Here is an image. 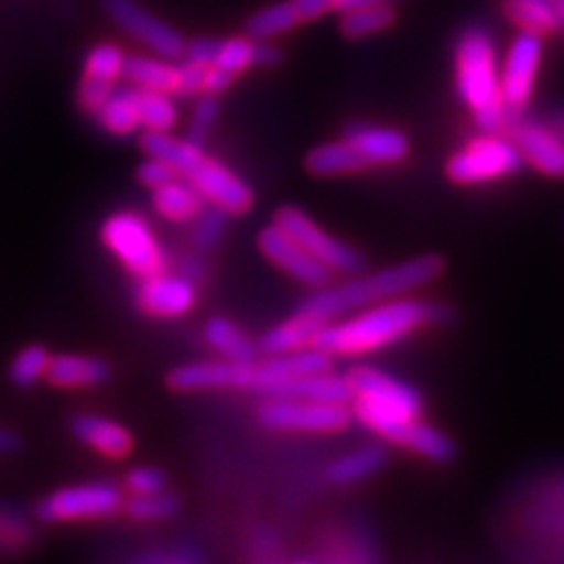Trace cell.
Instances as JSON below:
<instances>
[{
  "instance_id": "45",
  "label": "cell",
  "mask_w": 564,
  "mask_h": 564,
  "mask_svg": "<svg viewBox=\"0 0 564 564\" xmlns=\"http://www.w3.org/2000/svg\"><path fill=\"white\" fill-rule=\"evenodd\" d=\"M144 564H196L203 562V553L193 549H176V551H151L134 557Z\"/></svg>"
},
{
  "instance_id": "51",
  "label": "cell",
  "mask_w": 564,
  "mask_h": 564,
  "mask_svg": "<svg viewBox=\"0 0 564 564\" xmlns=\"http://www.w3.org/2000/svg\"><path fill=\"white\" fill-rule=\"evenodd\" d=\"M22 447V440L14 435V431L0 426V454H12Z\"/></svg>"
},
{
  "instance_id": "10",
  "label": "cell",
  "mask_w": 564,
  "mask_h": 564,
  "mask_svg": "<svg viewBox=\"0 0 564 564\" xmlns=\"http://www.w3.org/2000/svg\"><path fill=\"white\" fill-rule=\"evenodd\" d=\"M541 57L543 39L529 31H520L506 52V59L501 66V95L506 104L508 130L524 118L527 106L532 101Z\"/></svg>"
},
{
  "instance_id": "16",
  "label": "cell",
  "mask_w": 564,
  "mask_h": 564,
  "mask_svg": "<svg viewBox=\"0 0 564 564\" xmlns=\"http://www.w3.org/2000/svg\"><path fill=\"white\" fill-rule=\"evenodd\" d=\"M126 52L113 43H101L87 52L78 85V106L87 116H95L106 97L116 90V83L126 70Z\"/></svg>"
},
{
  "instance_id": "13",
  "label": "cell",
  "mask_w": 564,
  "mask_h": 564,
  "mask_svg": "<svg viewBox=\"0 0 564 564\" xmlns=\"http://www.w3.org/2000/svg\"><path fill=\"white\" fill-rule=\"evenodd\" d=\"M257 247L275 269L285 271L296 282H304L306 288L321 290L329 285L334 278V273L323 261H317L308 250H304L302 245L273 221L269 226H263L257 234Z\"/></svg>"
},
{
  "instance_id": "33",
  "label": "cell",
  "mask_w": 564,
  "mask_h": 564,
  "mask_svg": "<svg viewBox=\"0 0 564 564\" xmlns=\"http://www.w3.org/2000/svg\"><path fill=\"white\" fill-rule=\"evenodd\" d=\"M299 24H302V17H299L292 0H282V3H273L254 12L245 24V33L252 41H271L275 35L288 33Z\"/></svg>"
},
{
  "instance_id": "28",
  "label": "cell",
  "mask_w": 564,
  "mask_h": 564,
  "mask_svg": "<svg viewBox=\"0 0 564 564\" xmlns=\"http://www.w3.org/2000/svg\"><path fill=\"white\" fill-rule=\"evenodd\" d=\"M139 147L147 155L161 158V161L172 165L174 172L180 176H186L205 155L203 147L193 144V141H188V139H176L170 132L144 130L139 137Z\"/></svg>"
},
{
  "instance_id": "23",
  "label": "cell",
  "mask_w": 564,
  "mask_h": 564,
  "mask_svg": "<svg viewBox=\"0 0 564 564\" xmlns=\"http://www.w3.org/2000/svg\"><path fill=\"white\" fill-rule=\"evenodd\" d=\"M151 205L158 217L172 224H191L205 209L207 200L186 176H174L167 184L151 191Z\"/></svg>"
},
{
  "instance_id": "44",
  "label": "cell",
  "mask_w": 564,
  "mask_h": 564,
  "mask_svg": "<svg viewBox=\"0 0 564 564\" xmlns=\"http://www.w3.org/2000/svg\"><path fill=\"white\" fill-rule=\"evenodd\" d=\"M219 45H221L219 39H207V35H198V39L186 41L184 59L193 62V64H203V66L215 64Z\"/></svg>"
},
{
  "instance_id": "26",
  "label": "cell",
  "mask_w": 564,
  "mask_h": 564,
  "mask_svg": "<svg viewBox=\"0 0 564 564\" xmlns=\"http://www.w3.org/2000/svg\"><path fill=\"white\" fill-rule=\"evenodd\" d=\"M393 445L404 447L408 452L426 458V462H433V464H449L456 456V445L452 443V437H447L440 429L431 426V423H426L421 416L410 421L408 426L398 433Z\"/></svg>"
},
{
  "instance_id": "27",
  "label": "cell",
  "mask_w": 564,
  "mask_h": 564,
  "mask_svg": "<svg viewBox=\"0 0 564 564\" xmlns=\"http://www.w3.org/2000/svg\"><path fill=\"white\" fill-rule=\"evenodd\" d=\"M304 165L313 176H346L372 170L346 139L325 141V144L313 147L306 153Z\"/></svg>"
},
{
  "instance_id": "30",
  "label": "cell",
  "mask_w": 564,
  "mask_h": 564,
  "mask_svg": "<svg viewBox=\"0 0 564 564\" xmlns=\"http://www.w3.org/2000/svg\"><path fill=\"white\" fill-rule=\"evenodd\" d=\"M122 78H128L134 87H147V90H158L176 95L180 85V64H174L163 57H144V55H128Z\"/></svg>"
},
{
  "instance_id": "20",
  "label": "cell",
  "mask_w": 564,
  "mask_h": 564,
  "mask_svg": "<svg viewBox=\"0 0 564 564\" xmlns=\"http://www.w3.org/2000/svg\"><path fill=\"white\" fill-rule=\"evenodd\" d=\"M70 433H74L85 447L95 449L106 458H113V462L128 458L134 449V435L130 433V429L106 416L78 414L70 421Z\"/></svg>"
},
{
  "instance_id": "52",
  "label": "cell",
  "mask_w": 564,
  "mask_h": 564,
  "mask_svg": "<svg viewBox=\"0 0 564 564\" xmlns=\"http://www.w3.org/2000/svg\"><path fill=\"white\" fill-rule=\"evenodd\" d=\"M383 3H398V0H339L337 10L348 12V10H356L362 6H383Z\"/></svg>"
},
{
  "instance_id": "4",
  "label": "cell",
  "mask_w": 564,
  "mask_h": 564,
  "mask_svg": "<svg viewBox=\"0 0 564 564\" xmlns=\"http://www.w3.org/2000/svg\"><path fill=\"white\" fill-rule=\"evenodd\" d=\"M348 379L352 386V419L386 443H395L398 433L423 414V400L416 388L386 375L379 367L358 365L350 369Z\"/></svg>"
},
{
  "instance_id": "12",
  "label": "cell",
  "mask_w": 564,
  "mask_h": 564,
  "mask_svg": "<svg viewBox=\"0 0 564 564\" xmlns=\"http://www.w3.org/2000/svg\"><path fill=\"white\" fill-rule=\"evenodd\" d=\"M198 304L196 282L182 273H153L137 280L134 306L153 321H176Z\"/></svg>"
},
{
  "instance_id": "1",
  "label": "cell",
  "mask_w": 564,
  "mask_h": 564,
  "mask_svg": "<svg viewBox=\"0 0 564 564\" xmlns=\"http://www.w3.org/2000/svg\"><path fill=\"white\" fill-rule=\"evenodd\" d=\"M454 317L445 304H431L423 299L398 296L388 302L360 308L346 321H329L317 332V348L334 358H360L410 337L423 327L445 325Z\"/></svg>"
},
{
  "instance_id": "34",
  "label": "cell",
  "mask_w": 564,
  "mask_h": 564,
  "mask_svg": "<svg viewBox=\"0 0 564 564\" xmlns=\"http://www.w3.org/2000/svg\"><path fill=\"white\" fill-rule=\"evenodd\" d=\"M137 109L141 130L151 132H170L180 122V109L167 93L147 90V87H134Z\"/></svg>"
},
{
  "instance_id": "11",
  "label": "cell",
  "mask_w": 564,
  "mask_h": 564,
  "mask_svg": "<svg viewBox=\"0 0 564 564\" xmlns=\"http://www.w3.org/2000/svg\"><path fill=\"white\" fill-rule=\"evenodd\" d=\"M104 10L111 20L141 45H147L153 55L176 62L184 57L186 39L174 26L158 20L137 0H104Z\"/></svg>"
},
{
  "instance_id": "50",
  "label": "cell",
  "mask_w": 564,
  "mask_h": 564,
  "mask_svg": "<svg viewBox=\"0 0 564 564\" xmlns=\"http://www.w3.org/2000/svg\"><path fill=\"white\" fill-rule=\"evenodd\" d=\"M180 273L198 285V282L205 278V263H203V259L198 254L184 257L182 259V267H180Z\"/></svg>"
},
{
  "instance_id": "8",
  "label": "cell",
  "mask_w": 564,
  "mask_h": 564,
  "mask_svg": "<svg viewBox=\"0 0 564 564\" xmlns=\"http://www.w3.org/2000/svg\"><path fill=\"white\" fill-rule=\"evenodd\" d=\"M126 494L109 480L83 482L62 487L35 508V513L43 522H74V520H101L111 518L122 510Z\"/></svg>"
},
{
  "instance_id": "37",
  "label": "cell",
  "mask_w": 564,
  "mask_h": 564,
  "mask_svg": "<svg viewBox=\"0 0 564 564\" xmlns=\"http://www.w3.org/2000/svg\"><path fill=\"white\" fill-rule=\"evenodd\" d=\"M52 360V352L45 346L39 344H31L24 346L10 362L8 369V377L12 381V386L17 388H31L39 381L45 379L47 375V367Z\"/></svg>"
},
{
  "instance_id": "19",
  "label": "cell",
  "mask_w": 564,
  "mask_h": 564,
  "mask_svg": "<svg viewBox=\"0 0 564 564\" xmlns=\"http://www.w3.org/2000/svg\"><path fill=\"white\" fill-rule=\"evenodd\" d=\"M344 139L365 158L369 167L400 165L408 161L412 151L410 137L402 130L365 126V122L348 126L344 132Z\"/></svg>"
},
{
  "instance_id": "54",
  "label": "cell",
  "mask_w": 564,
  "mask_h": 564,
  "mask_svg": "<svg viewBox=\"0 0 564 564\" xmlns=\"http://www.w3.org/2000/svg\"><path fill=\"white\" fill-rule=\"evenodd\" d=\"M555 128H557V130L564 134V116H560V118L555 120Z\"/></svg>"
},
{
  "instance_id": "38",
  "label": "cell",
  "mask_w": 564,
  "mask_h": 564,
  "mask_svg": "<svg viewBox=\"0 0 564 564\" xmlns=\"http://www.w3.org/2000/svg\"><path fill=\"white\" fill-rule=\"evenodd\" d=\"M228 219H231V215L224 212L221 207L205 205L200 215L191 221L193 224V228H191L193 245H196L200 252L215 250V247L221 242V238L226 236Z\"/></svg>"
},
{
  "instance_id": "2",
  "label": "cell",
  "mask_w": 564,
  "mask_h": 564,
  "mask_svg": "<svg viewBox=\"0 0 564 564\" xmlns=\"http://www.w3.org/2000/svg\"><path fill=\"white\" fill-rule=\"evenodd\" d=\"M445 273V259L440 254H421L408 259L395 267H388L375 273L350 278L339 285H325L321 290L311 292L296 311L311 313L321 321H339V317L356 313L360 308L375 306L388 299L408 296L419 288H426L429 282L437 280Z\"/></svg>"
},
{
  "instance_id": "24",
  "label": "cell",
  "mask_w": 564,
  "mask_h": 564,
  "mask_svg": "<svg viewBox=\"0 0 564 564\" xmlns=\"http://www.w3.org/2000/svg\"><path fill=\"white\" fill-rule=\"evenodd\" d=\"M323 325L325 321H321V317L296 311L288 321H282L263 332V337L257 341L261 356H280V352L308 348L315 344L317 332L323 329Z\"/></svg>"
},
{
  "instance_id": "39",
  "label": "cell",
  "mask_w": 564,
  "mask_h": 564,
  "mask_svg": "<svg viewBox=\"0 0 564 564\" xmlns=\"http://www.w3.org/2000/svg\"><path fill=\"white\" fill-rule=\"evenodd\" d=\"M215 66L224 68L226 74L238 78L242 70L254 66V41L247 33L221 41L219 52L215 57Z\"/></svg>"
},
{
  "instance_id": "55",
  "label": "cell",
  "mask_w": 564,
  "mask_h": 564,
  "mask_svg": "<svg viewBox=\"0 0 564 564\" xmlns=\"http://www.w3.org/2000/svg\"><path fill=\"white\" fill-rule=\"evenodd\" d=\"M560 29H562V31H564V20H562V24H560Z\"/></svg>"
},
{
  "instance_id": "3",
  "label": "cell",
  "mask_w": 564,
  "mask_h": 564,
  "mask_svg": "<svg viewBox=\"0 0 564 564\" xmlns=\"http://www.w3.org/2000/svg\"><path fill=\"white\" fill-rule=\"evenodd\" d=\"M456 93L480 132H506V104L497 47L482 26H468L456 41Z\"/></svg>"
},
{
  "instance_id": "6",
  "label": "cell",
  "mask_w": 564,
  "mask_h": 564,
  "mask_svg": "<svg viewBox=\"0 0 564 564\" xmlns=\"http://www.w3.org/2000/svg\"><path fill=\"white\" fill-rule=\"evenodd\" d=\"M522 163L524 158L513 139L503 137V132H482L447 158L445 174L458 186H475L518 174Z\"/></svg>"
},
{
  "instance_id": "47",
  "label": "cell",
  "mask_w": 564,
  "mask_h": 564,
  "mask_svg": "<svg viewBox=\"0 0 564 564\" xmlns=\"http://www.w3.org/2000/svg\"><path fill=\"white\" fill-rule=\"evenodd\" d=\"M234 80H236V76H231V74H226L224 68H219V66H215V64H209L207 68H205V83H203V93L205 95H224L228 87L234 85Z\"/></svg>"
},
{
  "instance_id": "25",
  "label": "cell",
  "mask_w": 564,
  "mask_h": 564,
  "mask_svg": "<svg viewBox=\"0 0 564 564\" xmlns=\"http://www.w3.org/2000/svg\"><path fill=\"white\" fill-rule=\"evenodd\" d=\"M205 341L215 348L224 360L238 365H257L261 360L259 344H254L247 334L231 321V317L215 315L209 317L205 329Z\"/></svg>"
},
{
  "instance_id": "43",
  "label": "cell",
  "mask_w": 564,
  "mask_h": 564,
  "mask_svg": "<svg viewBox=\"0 0 564 564\" xmlns=\"http://www.w3.org/2000/svg\"><path fill=\"white\" fill-rule=\"evenodd\" d=\"M205 68L203 64L186 62L180 64V85H176V97H198L203 95L205 83Z\"/></svg>"
},
{
  "instance_id": "18",
  "label": "cell",
  "mask_w": 564,
  "mask_h": 564,
  "mask_svg": "<svg viewBox=\"0 0 564 564\" xmlns=\"http://www.w3.org/2000/svg\"><path fill=\"white\" fill-rule=\"evenodd\" d=\"M332 367H334V356H329L327 350L317 346L280 352V356H263V360L254 365V381H252L250 393L261 395L267 388L275 383L290 381L296 377H306V375L329 372Z\"/></svg>"
},
{
  "instance_id": "53",
  "label": "cell",
  "mask_w": 564,
  "mask_h": 564,
  "mask_svg": "<svg viewBox=\"0 0 564 564\" xmlns=\"http://www.w3.org/2000/svg\"><path fill=\"white\" fill-rule=\"evenodd\" d=\"M551 3H553V8L557 10V14L562 17V20H564V0H551Z\"/></svg>"
},
{
  "instance_id": "21",
  "label": "cell",
  "mask_w": 564,
  "mask_h": 564,
  "mask_svg": "<svg viewBox=\"0 0 564 564\" xmlns=\"http://www.w3.org/2000/svg\"><path fill=\"white\" fill-rule=\"evenodd\" d=\"M259 398H296V400L350 404L352 386L348 375H337L329 369V372L306 375V377H296L290 381L275 383L267 388Z\"/></svg>"
},
{
  "instance_id": "36",
  "label": "cell",
  "mask_w": 564,
  "mask_h": 564,
  "mask_svg": "<svg viewBox=\"0 0 564 564\" xmlns=\"http://www.w3.org/2000/svg\"><path fill=\"white\" fill-rule=\"evenodd\" d=\"M180 499L170 491H153V494H130V499L122 503L126 516L137 522H161L170 520L180 513Z\"/></svg>"
},
{
  "instance_id": "49",
  "label": "cell",
  "mask_w": 564,
  "mask_h": 564,
  "mask_svg": "<svg viewBox=\"0 0 564 564\" xmlns=\"http://www.w3.org/2000/svg\"><path fill=\"white\" fill-rule=\"evenodd\" d=\"M285 55L278 45H273L271 41H254V66L259 68H275L282 64Z\"/></svg>"
},
{
  "instance_id": "41",
  "label": "cell",
  "mask_w": 564,
  "mask_h": 564,
  "mask_svg": "<svg viewBox=\"0 0 564 564\" xmlns=\"http://www.w3.org/2000/svg\"><path fill=\"white\" fill-rule=\"evenodd\" d=\"M167 487V475L155 466H137L126 475V489L130 494H153Z\"/></svg>"
},
{
  "instance_id": "42",
  "label": "cell",
  "mask_w": 564,
  "mask_h": 564,
  "mask_svg": "<svg viewBox=\"0 0 564 564\" xmlns=\"http://www.w3.org/2000/svg\"><path fill=\"white\" fill-rule=\"evenodd\" d=\"M174 176H180L174 172V167L167 165L165 161H161V158H153V155H147V161H141L134 172L137 184L149 188V191H155L158 186L167 184L170 180H174Z\"/></svg>"
},
{
  "instance_id": "22",
  "label": "cell",
  "mask_w": 564,
  "mask_h": 564,
  "mask_svg": "<svg viewBox=\"0 0 564 564\" xmlns=\"http://www.w3.org/2000/svg\"><path fill=\"white\" fill-rule=\"evenodd\" d=\"M109 362L97 356L59 352V356H52L45 381L57 388H95L109 381Z\"/></svg>"
},
{
  "instance_id": "9",
  "label": "cell",
  "mask_w": 564,
  "mask_h": 564,
  "mask_svg": "<svg viewBox=\"0 0 564 564\" xmlns=\"http://www.w3.org/2000/svg\"><path fill=\"white\" fill-rule=\"evenodd\" d=\"M273 224L288 231L299 245L308 250L317 261H323L332 273L356 275L365 267V257L348 242L334 238L325 228L311 219L302 207L280 205L273 215Z\"/></svg>"
},
{
  "instance_id": "31",
  "label": "cell",
  "mask_w": 564,
  "mask_h": 564,
  "mask_svg": "<svg viewBox=\"0 0 564 564\" xmlns=\"http://www.w3.org/2000/svg\"><path fill=\"white\" fill-rule=\"evenodd\" d=\"M503 10L520 31L536 33L541 39L562 24V17L551 0H503Z\"/></svg>"
},
{
  "instance_id": "35",
  "label": "cell",
  "mask_w": 564,
  "mask_h": 564,
  "mask_svg": "<svg viewBox=\"0 0 564 564\" xmlns=\"http://www.w3.org/2000/svg\"><path fill=\"white\" fill-rule=\"evenodd\" d=\"M341 33L350 41L367 39V35H375L386 31L388 26L395 24V10L391 3L383 6H362L356 10L341 12Z\"/></svg>"
},
{
  "instance_id": "48",
  "label": "cell",
  "mask_w": 564,
  "mask_h": 564,
  "mask_svg": "<svg viewBox=\"0 0 564 564\" xmlns=\"http://www.w3.org/2000/svg\"><path fill=\"white\" fill-rule=\"evenodd\" d=\"M302 22H313L317 17H323L332 10H337L339 0H292Z\"/></svg>"
},
{
  "instance_id": "29",
  "label": "cell",
  "mask_w": 564,
  "mask_h": 564,
  "mask_svg": "<svg viewBox=\"0 0 564 564\" xmlns=\"http://www.w3.org/2000/svg\"><path fill=\"white\" fill-rule=\"evenodd\" d=\"M99 128L113 137L128 139L141 130L139 109H137V93L134 87H116V90L106 97L95 113Z\"/></svg>"
},
{
  "instance_id": "14",
  "label": "cell",
  "mask_w": 564,
  "mask_h": 564,
  "mask_svg": "<svg viewBox=\"0 0 564 564\" xmlns=\"http://www.w3.org/2000/svg\"><path fill=\"white\" fill-rule=\"evenodd\" d=\"M254 365H238L231 360H200L172 367L165 386L174 393L200 391H252Z\"/></svg>"
},
{
  "instance_id": "7",
  "label": "cell",
  "mask_w": 564,
  "mask_h": 564,
  "mask_svg": "<svg viewBox=\"0 0 564 564\" xmlns=\"http://www.w3.org/2000/svg\"><path fill=\"white\" fill-rule=\"evenodd\" d=\"M257 421L269 431L339 433L352 423L350 404L296 398H261Z\"/></svg>"
},
{
  "instance_id": "46",
  "label": "cell",
  "mask_w": 564,
  "mask_h": 564,
  "mask_svg": "<svg viewBox=\"0 0 564 564\" xmlns=\"http://www.w3.org/2000/svg\"><path fill=\"white\" fill-rule=\"evenodd\" d=\"M29 539V524L12 513H0V543L22 545Z\"/></svg>"
},
{
  "instance_id": "15",
  "label": "cell",
  "mask_w": 564,
  "mask_h": 564,
  "mask_svg": "<svg viewBox=\"0 0 564 564\" xmlns=\"http://www.w3.org/2000/svg\"><path fill=\"white\" fill-rule=\"evenodd\" d=\"M186 180L200 191L207 205H217L231 217H242L254 207V188L217 158L203 155L200 163L186 174Z\"/></svg>"
},
{
  "instance_id": "17",
  "label": "cell",
  "mask_w": 564,
  "mask_h": 564,
  "mask_svg": "<svg viewBox=\"0 0 564 564\" xmlns=\"http://www.w3.org/2000/svg\"><path fill=\"white\" fill-rule=\"evenodd\" d=\"M516 141L524 163L532 165L539 174L562 180L564 176V134L553 126H543L536 120H518L508 130Z\"/></svg>"
},
{
  "instance_id": "32",
  "label": "cell",
  "mask_w": 564,
  "mask_h": 564,
  "mask_svg": "<svg viewBox=\"0 0 564 564\" xmlns=\"http://www.w3.org/2000/svg\"><path fill=\"white\" fill-rule=\"evenodd\" d=\"M386 466V452L381 447H362L350 452L327 468V480L334 485H352L372 478Z\"/></svg>"
},
{
  "instance_id": "40",
  "label": "cell",
  "mask_w": 564,
  "mask_h": 564,
  "mask_svg": "<svg viewBox=\"0 0 564 564\" xmlns=\"http://www.w3.org/2000/svg\"><path fill=\"white\" fill-rule=\"evenodd\" d=\"M219 118V99L217 95H198L196 106H193V113L188 120V134L186 139L193 141V144H198L205 149L207 139L215 130V122Z\"/></svg>"
},
{
  "instance_id": "5",
  "label": "cell",
  "mask_w": 564,
  "mask_h": 564,
  "mask_svg": "<svg viewBox=\"0 0 564 564\" xmlns=\"http://www.w3.org/2000/svg\"><path fill=\"white\" fill-rule=\"evenodd\" d=\"M99 238L130 275L147 278L167 271V254L149 221L130 209L113 212L99 228Z\"/></svg>"
}]
</instances>
